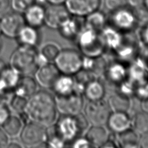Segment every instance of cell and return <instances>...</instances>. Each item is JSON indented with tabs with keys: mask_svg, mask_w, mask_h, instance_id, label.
I'll return each mask as SVG.
<instances>
[{
	"mask_svg": "<svg viewBox=\"0 0 148 148\" xmlns=\"http://www.w3.org/2000/svg\"><path fill=\"white\" fill-rule=\"evenodd\" d=\"M57 112L55 97L48 91H37L28 98L25 113L30 121L48 127L56 121Z\"/></svg>",
	"mask_w": 148,
	"mask_h": 148,
	"instance_id": "cell-1",
	"label": "cell"
},
{
	"mask_svg": "<svg viewBox=\"0 0 148 148\" xmlns=\"http://www.w3.org/2000/svg\"><path fill=\"white\" fill-rule=\"evenodd\" d=\"M38 54L36 47L20 45L10 56V66L20 75H29L38 68Z\"/></svg>",
	"mask_w": 148,
	"mask_h": 148,
	"instance_id": "cell-2",
	"label": "cell"
},
{
	"mask_svg": "<svg viewBox=\"0 0 148 148\" xmlns=\"http://www.w3.org/2000/svg\"><path fill=\"white\" fill-rule=\"evenodd\" d=\"M77 47L83 56L97 57L106 49L99 32L83 25L76 39Z\"/></svg>",
	"mask_w": 148,
	"mask_h": 148,
	"instance_id": "cell-3",
	"label": "cell"
},
{
	"mask_svg": "<svg viewBox=\"0 0 148 148\" xmlns=\"http://www.w3.org/2000/svg\"><path fill=\"white\" fill-rule=\"evenodd\" d=\"M139 21L134 9L125 5L109 12L108 24L123 34L132 32Z\"/></svg>",
	"mask_w": 148,
	"mask_h": 148,
	"instance_id": "cell-4",
	"label": "cell"
},
{
	"mask_svg": "<svg viewBox=\"0 0 148 148\" xmlns=\"http://www.w3.org/2000/svg\"><path fill=\"white\" fill-rule=\"evenodd\" d=\"M83 55L73 49L60 50L54 61V64L60 73L75 75L82 69Z\"/></svg>",
	"mask_w": 148,
	"mask_h": 148,
	"instance_id": "cell-5",
	"label": "cell"
},
{
	"mask_svg": "<svg viewBox=\"0 0 148 148\" xmlns=\"http://www.w3.org/2000/svg\"><path fill=\"white\" fill-rule=\"evenodd\" d=\"M53 125L56 134L66 143L71 142L83 133L76 115L62 114Z\"/></svg>",
	"mask_w": 148,
	"mask_h": 148,
	"instance_id": "cell-6",
	"label": "cell"
},
{
	"mask_svg": "<svg viewBox=\"0 0 148 148\" xmlns=\"http://www.w3.org/2000/svg\"><path fill=\"white\" fill-rule=\"evenodd\" d=\"M47 127L38 123L28 121L23 126L20 134L23 144L29 147H37L43 144L45 145L47 136Z\"/></svg>",
	"mask_w": 148,
	"mask_h": 148,
	"instance_id": "cell-7",
	"label": "cell"
},
{
	"mask_svg": "<svg viewBox=\"0 0 148 148\" xmlns=\"http://www.w3.org/2000/svg\"><path fill=\"white\" fill-rule=\"evenodd\" d=\"M84 115L91 125H103L112 113L108 102L103 99L97 101H89L86 105Z\"/></svg>",
	"mask_w": 148,
	"mask_h": 148,
	"instance_id": "cell-8",
	"label": "cell"
},
{
	"mask_svg": "<svg viewBox=\"0 0 148 148\" xmlns=\"http://www.w3.org/2000/svg\"><path fill=\"white\" fill-rule=\"evenodd\" d=\"M57 111L61 114L75 116L82 112L84 106L82 95L73 92L64 96L55 97Z\"/></svg>",
	"mask_w": 148,
	"mask_h": 148,
	"instance_id": "cell-9",
	"label": "cell"
},
{
	"mask_svg": "<svg viewBox=\"0 0 148 148\" xmlns=\"http://www.w3.org/2000/svg\"><path fill=\"white\" fill-rule=\"evenodd\" d=\"M2 34L8 38H16L25 25L23 14L12 12L6 13L0 18Z\"/></svg>",
	"mask_w": 148,
	"mask_h": 148,
	"instance_id": "cell-10",
	"label": "cell"
},
{
	"mask_svg": "<svg viewBox=\"0 0 148 148\" xmlns=\"http://www.w3.org/2000/svg\"><path fill=\"white\" fill-rule=\"evenodd\" d=\"M102 0H66L64 6L72 16L84 18L99 9Z\"/></svg>",
	"mask_w": 148,
	"mask_h": 148,
	"instance_id": "cell-11",
	"label": "cell"
},
{
	"mask_svg": "<svg viewBox=\"0 0 148 148\" xmlns=\"http://www.w3.org/2000/svg\"><path fill=\"white\" fill-rule=\"evenodd\" d=\"M70 16L64 4H48L45 7V24L49 28L58 29Z\"/></svg>",
	"mask_w": 148,
	"mask_h": 148,
	"instance_id": "cell-12",
	"label": "cell"
},
{
	"mask_svg": "<svg viewBox=\"0 0 148 148\" xmlns=\"http://www.w3.org/2000/svg\"><path fill=\"white\" fill-rule=\"evenodd\" d=\"M60 74L55 64L48 62L36 70L35 80L42 87L51 88Z\"/></svg>",
	"mask_w": 148,
	"mask_h": 148,
	"instance_id": "cell-13",
	"label": "cell"
},
{
	"mask_svg": "<svg viewBox=\"0 0 148 148\" xmlns=\"http://www.w3.org/2000/svg\"><path fill=\"white\" fill-rule=\"evenodd\" d=\"M108 128L117 134L131 128V119L124 112H112L106 122Z\"/></svg>",
	"mask_w": 148,
	"mask_h": 148,
	"instance_id": "cell-14",
	"label": "cell"
},
{
	"mask_svg": "<svg viewBox=\"0 0 148 148\" xmlns=\"http://www.w3.org/2000/svg\"><path fill=\"white\" fill-rule=\"evenodd\" d=\"M45 7L33 3L23 13L25 24L39 28L45 24Z\"/></svg>",
	"mask_w": 148,
	"mask_h": 148,
	"instance_id": "cell-15",
	"label": "cell"
},
{
	"mask_svg": "<svg viewBox=\"0 0 148 148\" xmlns=\"http://www.w3.org/2000/svg\"><path fill=\"white\" fill-rule=\"evenodd\" d=\"M104 75L109 82L119 85L127 79L128 71L124 62L116 60L106 65Z\"/></svg>",
	"mask_w": 148,
	"mask_h": 148,
	"instance_id": "cell-16",
	"label": "cell"
},
{
	"mask_svg": "<svg viewBox=\"0 0 148 148\" xmlns=\"http://www.w3.org/2000/svg\"><path fill=\"white\" fill-rule=\"evenodd\" d=\"M100 35L106 49L116 50L123 43L124 34L107 24L100 32Z\"/></svg>",
	"mask_w": 148,
	"mask_h": 148,
	"instance_id": "cell-17",
	"label": "cell"
},
{
	"mask_svg": "<svg viewBox=\"0 0 148 148\" xmlns=\"http://www.w3.org/2000/svg\"><path fill=\"white\" fill-rule=\"evenodd\" d=\"M80 18L71 15L57 29L60 35L67 39H75L83 25Z\"/></svg>",
	"mask_w": 148,
	"mask_h": 148,
	"instance_id": "cell-18",
	"label": "cell"
},
{
	"mask_svg": "<svg viewBox=\"0 0 148 148\" xmlns=\"http://www.w3.org/2000/svg\"><path fill=\"white\" fill-rule=\"evenodd\" d=\"M38 83L28 75L20 76L13 89L14 94L28 98L38 91Z\"/></svg>",
	"mask_w": 148,
	"mask_h": 148,
	"instance_id": "cell-19",
	"label": "cell"
},
{
	"mask_svg": "<svg viewBox=\"0 0 148 148\" xmlns=\"http://www.w3.org/2000/svg\"><path fill=\"white\" fill-rule=\"evenodd\" d=\"M20 45L36 47L40 40L38 28L25 24L16 38Z\"/></svg>",
	"mask_w": 148,
	"mask_h": 148,
	"instance_id": "cell-20",
	"label": "cell"
},
{
	"mask_svg": "<svg viewBox=\"0 0 148 148\" xmlns=\"http://www.w3.org/2000/svg\"><path fill=\"white\" fill-rule=\"evenodd\" d=\"M75 79L72 75L60 74L51 88L57 95L64 96L74 92Z\"/></svg>",
	"mask_w": 148,
	"mask_h": 148,
	"instance_id": "cell-21",
	"label": "cell"
},
{
	"mask_svg": "<svg viewBox=\"0 0 148 148\" xmlns=\"http://www.w3.org/2000/svg\"><path fill=\"white\" fill-rule=\"evenodd\" d=\"M87 130L85 137L93 147H101L109 139L108 132L103 125H92Z\"/></svg>",
	"mask_w": 148,
	"mask_h": 148,
	"instance_id": "cell-22",
	"label": "cell"
},
{
	"mask_svg": "<svg viewBox=\"0 0 148 148\" xmlns=\"http://www.w3.org/2000/svg\"><path fill=\"white\" fill-rule=\"evenodd\" d=\"M83 18L84 25L98 32H100L108 24V16L99 9L94 11Z\"/></svg>",
	"mask_w": 148,
	"mask_h": 148,
	"instance_id": "cell-23",
	"label": "cell"
},
{
	"mask_svg": "<svg viewBox=\"0 0 148 148\" xmlns=\"http://www.w3.org/2000/svg\"><path fill=\"white\" fill-rule=\"evenodd\" d=\"M83 94L88 101L100 100L105 96V88L99 80L94 79L86 84Z\"/></svg>",
	"mask_w": 148,
	"mask_h": 148,
	"instance_id": "cell-24",
	"label": "cell"
},
{
	"mask_svg": "<svg viewBox=\"0 0 148 148\" xmlns=\"http://www.w3.org/2000/svg\"><path fill=\"white\" fill-rule=\"evenodd\" d=\"M138 134L133 129L130 128L121 133L117 134L116 140L117 147L123 148L139 147Z\"/></svg>",
	"mask_w": 148,
	"mask_h": 148,
	"instance_id": "cell-25",
	"label": "cell"
},
{
	"mask_svg": "<svg viewBox=\"0 0 148 148\" xmlns=\"http://www.w3.org/2000/svg\"><path fill=\"white\" fill-rule=\"evenodd\" d=\"M108 103L112 112H127L130 108L131 102L129 97L117 92L109 97Z\"/></svg>",
	"mask_w": 148,
	"mask_h": 148,
	"instance_id": "cell-26",
	"label": "cell"
},
{
	"mask_svg": "<svg viewBox=\"0 0 148 148\" xmlns=\"http://www.w3.org/2000/svg\"><path fill=\"white\" fill-rule=\"evenodd\" d=\"M2 130L10 137H16L20 135L23 127V121L20 116L10 115L2 125Z\"/></svg>",
	"mask_w": 148,
	"mask_h": 148,
	"instance_id": "cell-27",
	"label": "cell"
},
{
	"mask_svg": "<svg viewBox=\"0 0 148 148\" xmlns=\"http://www.w3.org/2000/svg\"><path fill=\"white\" fill-rule=\"evenodd\" d=\"M131 127L138 134L148 131V113L144 111L137 112L131 119Z\"/></svg>",
	"mask_w": 148,
	"mask_h": 148,
	"instance_id": "cell-28",
	"label": "cell"
},
{
	"mask_svg": "<svg viewBox=\"0 0 148 148\" xmlns=\"http://www.w3.org/2000/svg\"><path fill=\"white\" fill-rule=\"evenodd\" d=\"M28 98L13 94L11 97L8 106L10 110L17 114L25 112Z\"/></svg>",
	"mask_w": 148,
	"mask_h": 148,
	"instance_id": "cell-29",
	"label": "cell"
},
{
	"mask_svg": "<svg viewBox=\"0 0 148 148\" xmlns=\"http://www.w3.org/2000/svg\"><path fill=\"white\" fill-rule=\"evenodd\" d=\"M0 77L10 88L13 90L20 77V75L12 67L7 66Z\"/></svg>",
	"mask_w": 148,
	"mask_h": 148,
	"instance_id": "cell-30",
	"label": "cell"
},
{
	"mask_svg": "<svg viewBox=\"0 0 148 148\" xmlns=\"http://www.w3.org/2000/svg\"><path fill=\"white\" fill-rule=\"evenodd\" d=\"M50 127L52 130L51 132L47 128V136L45 142L46 146L51 148H62L65 147L66 143L56 134L53 127L52 125H50Z\"/></svg>",
	"mask_w": 148,
	"mask_h": 148,
	"instance_id": "cell-31",
	"label": "cell"
},
{
	"mask_svg": "<svg viewBox=\"0 0 148 148\" xmlns=\"http://www.w3.org/2000/svg\"><path fill=\"white\" fill-rule=\"evenodd\" d=\"M60 49L58 46L54 43H47L43 46L40 53L49 62L54 61L58 56Z\"/></svg>",
	"mask_w": 148,
	"mask_h": 148,
	"instance_id": "cell-32",
	"label": "cell"
},
{
	"mask_svg": "<svg viewBox=\"0 0 148 148\" xmlns=\"http://www.w3.org/2000/svg\"><path fill=\"white\" fill-rule=\"evenodd\" d=\"M13 94V90L10 88L0 77V105L8 106Z\"/></svg>",
	"mask_w": 148,
	"mask_h": 148,
	"instance_id": "cell-33",
	"label": "cell"
},
{
	"mask_svg": "<svg viewBox=\"0 0 148 148\" xmlns=\"http://www.w3.org/2000/svg\"><path fill=\"white\" fill-rule=\"evenodd\" d=\"M34 2V0H10V8L13 11L23 14Z\"/></svg>",
	"mask_w": 148,
	"mask_h": 148,
	"instance_id": "cell-34",
	"label": "cell"
},
{
	"mask_svg": "<svg viewBox=\"0 0 148 148\" xmlns=\"http://www.w3.org/2000/svg\"><path fill=\"white\" fill-rule=\"evenodd\" d=\"M134 95L142 101L148 98V80L135 86Z\"/></svg>",
	"mask_w": 148,
	"mask_h": 148,
	"instance_id": "cell-35",
	"label": "cell"
},
{
	"mask_svg": "<svg viewBox=\"0 0 148 148\" xmlns=\"http://www.w3.org/2000/svg\"><path fill=\"white\" fill-rule=\"evenodd\" d=\"M105 8L109 12L127 5L126 0H103Z\"/></svg>",
	"mask_w": 148,
	"mask_h": 148,
	"instance_id": "cell-36",
	"label": "cell"
},
{
	"mask_svg": "<svg viewBox=\"0 0 148 148\" xmlns=\"http://www.w3.org/2000/svg\"><path fill=\"white\" fill-rule=\"evenodd\" d=\"M71 146L75 148H89L92 147L85 136H77L71 142Z\"/></svg>",
	"mask_w": 148,
	"mask_h": 148,
	"instance_id": "cell-37",
	"label": "cell"
},
{
	"mask_svg": "<svg viewBox=\"0 0 148 148\" xmlns=\"http://www.w3.org/2000/svg\"><path fill=\"white\" fill-rule=\"evenodd\" d=\"M139 36L143 45L148 47V21L142 26L139 31Z\"/></svg>",
	"mask_w": 148,
	"mask_h": 148,
	"instance_id": "cell-38",
	"label": "cell"
},
{
	"mask_svg": "<svg viewBox=\"0 0 148 148\" xmlns=\"http://www.w3.org/2000/svg\"><path fill=\"white\" fill-rule=\"evenodd\" d=\"M10 110L7 106L0 105V126H2L10 116Z\"/></svg>",
	"mask_w": 148,
	"mask_h": 148,
	"instance_id": "cell-39",
	"label": "cell"
},
{
	"mask_svg": "<svg viewBox=\"0 0 148 148\" xmlns=\"http://www.w3.org/2000/svg\"><path fill=\"white\" fill-rule=\"evenodd\" d=\"M9 143V136L2 128H0V148L7 147Z\"/></svg>",
	"mask_w": 148,
	"mask_h": 148,
	"instance_id": "cell-40",
	"label": "cell"
},
{
	"mask_svg": "<svg viewBox=\"0 0 148 148\" xmlns=\"http://www.w3.org/2000/svg\"><path fill=\"white\" fill-rule=\"evenodd\" d=\"M139 147L148 148V131L140 134L139 138Z\"/></svg>",
	"mask_w": 148,
	"mask_h": 148,
	"instance_id": "cell-41",
	"label": "cell"
},
{
	"mask_svg": "<svg viewBox=\"0 0 148 148\" xmlns=\"http://www.w3.org/2000/svg\"><path fill=\"white\" fill-rule=\"evenodd\" d=\"M127 5L132 9H136L143 6L144 0H126Z\"/></svg>",
	"mask_w": 148,
	"mask_h": 148,
	"instance_id": "cell-42",
	"label": "cell"
},
{
	"mask_svg": "<svg viewBox=\"0 0 148 148\" xmlns=\"http://www.w3.org/2000/svg\"><path fill=\"white\" fill-rule=\"evenodd\" d=\"M10 8V0H0V13L6 12Z\"/></svg>",
	"mask_w": 148,
	"mask_h": 148,
	"instance_id": "cell-43",
	"label": "cell"
},
{
	"mask_svg": "<svg viewBox=\"0 0 148 148\" xmlns=\"http://www.w3.org/2000/svg\"><path fill=\"white\" fill-rule=\"evenodd\" d=\"M117 145L116 144V141H114L109 138L101 146V147H117Z\"/></svg>",
	"mask_w": 148,
	"mask_h": 148,
	"instance_id": "cell-44",
	"label": "cell"
},
{
	"mask_svg": "<svg viewBox=\"0 0 148 148\" xmlns=\"http://www.w3.org/2000/svg\"><path fill=\"white\" fill-rule=\"evenodd\" d=\"M141 108L143 111L148 113V98L142 101Z\"/></svg>",
	"mask_w": 148,
	"mask_h": 148,
	"instance_id": "cell-45",
	"label": "cell"
},
{
	"mask_svg": "<svg viewBox=\"0 0 148 148\" xmlns=\"http://www.w3.org/2000/svg\"><path fill=\"white\" fill-rule=\"evenodd\" d=\"M66 0H46L48 4L62 5L64 4Z\"/></svg>",
	"mask_w": 148,
	"mask_h": 148,
	"instance_id": "cell-46",
	"label": "cell"
},
{
	"mask_svg": "<svg viewBox=\"0 0 148 148\" xmlns=\"http://www.w3.org/2000/svg\"><path fill=\"white\" fill-rule=\"evenodd\" d=\"M8 66L6 65L5 62L1 58H0V76H1L2 73H3V71Z\"/></svg>",
	"mask_w": 148,
	"mask_h": 148,
	"instance_id": "cell-47",
	"label": "cell"
},
{
	"mask_svg": "<svg viewBox=\"0 0 148 148\" xmlns=\"http://www.w3.org/2000/svg\"><path fill=\"white\" fill-rule=\"evenodd\" d=\"M8 147H17V148H18V147H23V146L21 145H20V143H17V142H10V143H9L8 146H7Z\"/></svg>",
	"mask_w": 148,
	"mask_h": 148,
	"instance_id": "cell-48",
	"label": "cell"
},
{
	"mask_svg": "<svg viewBox=\"0 0 148 148\" xmlns=\"http://www.w3.org/2000/svg\"><path fill=\"white\" fill-rule=\"evenodd\" d=\"M34 3L44 6H46L47 3L46 0H34Z\"/></svg>",
	"mask_w": 148,
	"mask_h": 148,
	"instance_id": "cell-49",
	"label": "cell"
},
{
	"mask_svg": "<svg viewBox=\"0 0 148 148\" xmlns=\"http://www.w3.org/2000/svg\"><path fill=\"white\" fill-rule=\"evenodd\" d=\"M143 6L148 12V0H144Z\"/></svg>",
	"mask_w": 148,
	"mask_h": 148,
	"instance_id": "cell-50",
	"label": "cell"
},
{
	"mask_svg": "<svg viewBox=\"0 0 148 148\" xmlns=\"http://www.w3.org/2000/svg\"><path fill=\"white\" fill-rule=\"evenodd\" d=\"M2 34V31H1V23H0V36Z\"/></svg>",
	"mask_w": 148,
	"mask_h": 148,
	"instance_id": "cell-51",
	"label": "cell"
},
{
	"mask_svg": "<svg viewBox=\"0 0 148 148\" xmlns=\"http://www.w3.org/2000/svg\"><path fill=\"white\" fill-rule=\"evenodd\" d=\"M1 42H0V49H1Z\"/></svg>",
	"mask_w": 148,
	"mask_h": 148,
	"instance_id": "cell-52",
	"label": "cell"
}]
</instances>
